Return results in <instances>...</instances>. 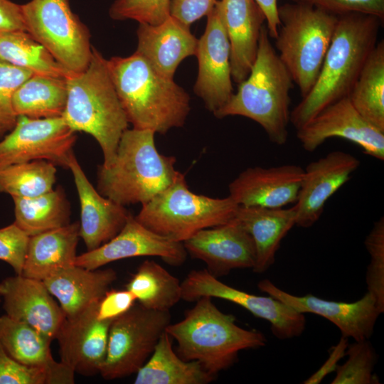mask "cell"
<instances>
[{
  "label": "cell",
  "instance_id": "cell-1",
  "mask_svg": "<svg viewBox=\"0 0 384 384\" xmlns=\"http://www.w3.org/2000/svg\"><path fill=\"white\" fill-rule=\"evenodd\" d=\"M381 21L376 16L359 13L338 16L314 85L290 112L289 122L296 129L327 106L348 96L377 44Z\"/></svg>",
  "mask_w": 384,
  "mask_h": 384
},
{
  "label": "cell",
  "instance_id": "cell-2",
  "mask_svg": "<svg viewBox=\"0 0 384 384\" xmlns=\"http://www.w3.org/2000/svg\"><path fill=\"white\" fill-rule=\"evenodd\" d=\"M107 67L133 128L165 134L183 126L191 110L190 97L174 79L159 73L136 51L127 57H112Z\"/></svg>",
  "mask_w": 384,
  "mask_h": 384
},
{
  "label": "cell",
  "instance_id": "cell-3",
  "mask_svg": "<svg viewBox=\"0 0 384 384\" xmlns=\"http://www.w3.org/2000/svg\"><path fill=\"white\" fill-rule=\"evenodd\" d=\"M68 96L62 117L74 132L91 135L99 144L103 167L111 166L129 122L110 78L105 59L92 47L87 68L66 77Z\"/></svg>",
  "mask_w": 384,
  "mask_h": 384
},
{
  "label": "cell",
  "instance_id": "cell-4",
  "mask_svg": "<svg viewBox=\"0 0 384 384\" xmlns=\"http://www.w3.org/2000/svg\"><path fill=\"white\" fill-rule=\"evenodd\" d=\"M269 37L263 25L257 56L248 76L239 83L237 92L213 114L219 119L238 115L252 119L263 128L272 143L283 145L288 138L289 92L294 82Z\"/></svg>",
  "mask_w": 384,
  "mask_h": 384
},
{
  "label": "cell",
  "instance_id": "cell-5",
  "mask_svg": "<svg viewBox=\"0 0 384 384\" xmlns=\"http://www.w3.org/2000/svg\"><path fill=\"white\" fill-rule=\"evenodd\" d=\"M155 133L127 129L119 140L111 166H98L97 190L123 206L146 203L174 183L180 172L176 159L156 148Z\"/></svg>",
  "mask_w": 384,
  "mask_h": 384
},
{
  "label": "cell",
  "instance_id": "cell-6",
  "mask_svg": "<svg viewBox=\"0 0 384 384\" xmlns=\"http://www.w3.org/2000/svg\"><path fill=\"white\" fill-rule=\"evenodd\" d=\"M183 319L170 324L166 331L178 343V355L185 361H196L217 376L238 361L242 350L263 347V334L238 326L235 317L221 311L210 297L196 300Z\"/></svg>",
  "mask_w": 384,
  "mask_h": 384
},
{
  "label": "cell",
  "instance_id": "cell-7",
  "mask_svg": "<svg viewBox=\"0 0 384 384\" xmlns=\"http://www.w3.org/2000/svg\"><path fill=\"white\" fill-rule=\"evenodd\" d=\"M278 55L304 97L317 79L338 16L298 2L278 7Z\"/></svg>",
  "mask_w": 384,
  "mask_h": 384
},
{
  "label": "cell",
  "instance_id": "cell-8",
  "mask_svg": "<svg viewBox=\"0 0 384 384\" xmlns=\"http://www.w3.org/2000/svg\"><path fill=\"white\" fill-rule=\"evenodd\" d=\"M238 205L229 196L211 198L189 190L185 175L142 205L138 222L169 240L183 242L198 231L232 220Z\"/></svg>",
  "mask_w": 384,
  "mask_h": 384
},
{
  "label": "cell",
  "instance_id": "cell-9",
  "mask_svg": "<svg viewBox=\"0 0 384 384\" xmlns=\"http://www.w3.org/2000/svg\"><path fill=\"white\" fill-rule=\"evenodd\" d=\"M26 31L70 73L84 70L92 46L87 27L69 0H31L21 4Z\"/></svg>",
  "mask_w": 384,
  "mask_h": 384
},
{
  "label": "cell",
  "instance_id": "cell-10",
  "mask_svg": "<svg viewBox=\"0 0 384 384\" xmlns=\"http://www.w3.org/2000/svg\"><path fill=\"white\" fill-rule=\"evenodd\" d=\"M170 324L169 311L151 310L134 304L111 323L101 376L114 380L136 373Z\"/></svg>",
  "mask_w": 384,
  "mask_h": 384
},
{
  "label": "cell",
  "instance_id": "cell-11",
  "mask_svg": "<svg viewBox=\"0 0 384 384\" xmlns=\"http://www.w3.org/2000/svg\"><path fill=\"white\" fill-rule=\"evenodd\" d=\"M77 139L63 118L18 116L14 127L0 142V171L14 164L46 160L64 169Z\"/></svg>",
  "mask_w": 384,
  "mask_h": 384
},
{
  "label": "cell",
  "instance_id": "cell-12",
  "mask_svg": "<svg viewBox=\"0 0 384 384\" xmlns=\"http://www.w3.org/2000/svg\"><path fill=\"white\" fill-rule=\"evenodd\" d=\"M181 299L194 302L201 297L225 299L247 309L255 316L270 324L272 334L279 339L299 336L306 319L303 314L271 296H258L232 287L206 269L191 271L181 282Z\"/></svg>",
  "mask_w": 384,
  "mask_h": 384
},
{
  "label": "cell",
  "instance_id": "cell-13",
  "mask_svg": "<svg viewBox=\"0 0 384 384\" xmlns=\"http://www.w3.org/2000/svg\"><path fill=\"white\" fill-rule=\"evenodd\" d=\"M297 137L309 152L315 151L329 138L340 137L356 144L367 155L380 161L384 159V132L364 119L348 97L322 110L297 129Z\"/></svg>",
  "mask_w": 384,
  "mask_h": 384
},
{
  "label": "cell",
  "instance_id": "cell-14",
  "mask_svg": "<svg viewBox=\"0 0 384 384\" xmlns=\"http://www.w3.org/2000/svg\"><path fill=\"white\" fill-rule=\"evenodd\" d=\"M195 55L198 70L193 90L206 108L214 113L233 94L229 41L215 6L207 16L206 29L198 39Z\"/></svg>",
  "mask_w": 384,
  "mask_h": 384
},
{
  "label": "cell",
  "instance_id": "cell-15",
  "mask_svg": "<svg viewBox=\"0 0 384 384\" xmlns=\"http://www.w3.org/2000/svg\"><path fill=\"white\" fill-rule=\"evenodd\" d=\"M257 287L299 313L314 314L326 319L338 328L341 336L352 338L356 341L370 338L380 314L368 292L360 299L349 303L326 300L312 294L293 295L277 287L267 279L261 280Z\"/></svg>",
  "mask_w": 384,
  "mask_h": 384
},
{
  "label": "cell",
  "instance_id": "cell-16",
  "mask_svg": "<svg viewBox=\"0 0 384 384\" xmlns=\"http://www.w3.org/2000/svg\"><path fill=\"white\" fill-rule=\"evenodd\" d=\"M187 255L183 242L154 233L130 213L123 228L113 238L95 250L77 255L75 265L96 270L125 258L155 256L170 265L180 266Z\"/></svg>",
  "mask_w": 384,
  "mask_h": 384
},
{
  "label": "cell",
  "instance_id": "cell-17",
  "mask_svg": "<svg viewBox=\"0 0 384 384\" xmlns=\"http://www.w3.org/2000/svg\"><path fill=\"white\" fill-rule=\"evenodd\" d=\"M99 301L74 316H65L55 337L60 361L83 376L100 373L106 356L112 321L97 319Z\"/></svg>",
  "mask_w": 384,
  "mask_h": 384
},
{
  "label": "cell",
  "instance_id": "cell-18",
  "mask_svg": "<svg viewBox=\"0 0 384 384\" xmlns=\"http://www.w3.org/2000/svg\"><path fill=\"white\" fill-rule=\"evenodd\" d=\"M193 258L203 261L214 277L235 269H252L255 246L250 235L234 219L229 223L201 230L183 242Z\"/></svg>",
  "mask_w": 384,
  "mask_h": 384
},
{
  "label": "cell",
  "instance_id": "cell-19",
  "mask_svg": "<svg viewBox=\"0 0 384 384\" xmlns=\"http://www.w3.org/2000/svg\"><path fill=\"white\" fill-rule=\"evenodd\" d=\"M355 156L333 151L309 163L304 169L301 187L294 204L296 225L312 226L324 212L325 203L341 188L360 166Z\"/></svg>",
  "mask_w": 384,
  "mask_h": 384
},
{
  "label": "cell",
  "instance_id": "cell-20",
  "mask_svg": "<svg viewBox=\"0 0 384 384\" xmlns=\"http://www.w3.org/2000/svg\"><path fill=\"white\" fill-rule=\"evenodd\" d=\"M0 297L6 315L55 339L65 314L42 280L22 274L6 277L0 282Z\"/></svg>",
  "mask_w": 384,
  "mask_h": 384
},
{
  "label": "cell",
  "instance_id": "cell-21",
  "mask_svg": "<svg viewBox=\"0 0 384 384\" xmlns=\"http://www.w3.org/2000/svg\"><path fill=\"white\" fill-rule=\"evenodd\" d=\"M303 176L296 164L250 167L230 182L229 196L239 206L283 208L296 203Z\"/></svg>",
  "mask_w": 384,
  "mask_h": 384
},
{
  "label": "cell",
  "instance_id": "cell-22",
  "mask_svg": "<svg viewBox=\"0 0 384 384\" xmlns=\"http://www.w3.org/2000/svg\"><path fill=\"white\" fill-rule=\"evenodd\" d=\"M80 204V236L87 251L113 238L123 228L130 213L125 206L101 195L92 185L74 153L68 161Z\"/></svg>",
  "mask_w": 384,
  "mask_h": 384
},
{
  "label": "cell",
  "instance_id": "cell-23",
  "mask_svg": "<svg viewBox=\"0 0 384 384\" xmlns=\"http://www.w3.org/2000/svg\"><path fill=\"white\" fill-rule=\"evenodd\" d=\"M215 7L229 41L232 79L239 84L255 60L265 17L255 0H219Z\"/></svg>",
  "mask_w": 384,
  "mask_h": 384
},
{
  "label": "cell",
  "instance_id": "cell-24",
  "mask_svg": "<svg viewBox=\"0 0 384 384\" xmlns=\"http://www.w3.org/2000/svg\"><path fill=\"white\" fill-rule=\"evenodd\" d=\"M136 52L161 75L174 79L178 65L196 53L198 39L190 26L170 16L157 25L139 23Z\"/></svg>",
  "mask_w": 384,
  "mask_h": 384
},
{
  "label": "cell",
  "instance_id": "cell-25",
  "mask_svg": "<svg viewBox=\"0 0 384 384\" xmlns=\"http://www.w3.org/2000/svg\"><path fill=\"white\" fill-rule=\"evenodd\" d=\"M51 342L28 324L6 314L0 316V343L11 357L23 365L45 370L53 384L74 383V371L53 358Z\"/></svg>",
  "mask_w": 384,
  "mask_h": 384
},
{
  "label": "cell",
  "instance_id": "cell-26",
  "mask_svg": "<svg viewBox=\"0 0 384 384\" xmlns=\"http://www.w3.org/2000/svg\"><path fill=\"white\" fill-rule=\"evenodd\" d=\"M295 206L289 208L239 206L234 220L252 237L255 246L252 270L261 274L275 261L281 241L296 224Z\"/></svg>",
  "mask_w": 384,
  "mask_h": 384
},
{
  "label": "cell",
  "instance_id": "cell-27",
  "mask_svg": "<svg viewBox=\"0 0 384 384\" xmlns=\"http://www.w3.org/2000/svg\"><path fill=\"white\" fill-rule=\"evenodd\" d=\"M80 222L30 236L22 275L45 280L75 265Z\"/></svg>",
  "mask_w": 384,
  "mask_h": 384
},
{
  "label": "cell",
  "instance_id": "cell-28",
  "mask_svg": "<svg viewBox=\"0 0 384 384\" xmlns=\"http://www.w3.org/2000/svg\"><path fill=\"white\" fill-rule=\"evenodd\" d=\"M117 277L116 271L110 268L89 270L75 265L43 282L65 316L72 317L100 299Z\"/></svg>",
  "mask_w": 384,
  "mask_h": 384
},
{
  "label": "cell",
  "instance_id": "cell-29",
  "mask_svg": "<svg viewBox=\"0 0 384 384\" xmlns=\"http://www.w3.org/2000/svg\"><path fill=\"white\" fill-rule=\"evenodd\" d=\"M216 376L196 361H185L173 349L165 331L153 353L136 373L135 384H207Z\"/></svg>",
  "mask_w": 384,
  "mask_h": 384
},
{
  "label": "cell",
  "instance_id": "cell-30",
  "mask_svg": "<svg viewBox=\"0 0 384 384\" xmlns=\"http://www.w3.org/2000/svg\"><path fill=\"white\" fill-rule=\"evenodd\" d=\"M65 78L32 75L14 95L13 107L16 116L31 119L61 117L68 96Z\"/></svg>",
  "mask_w": 384,
  "mask_h": 384
},
{
  "label": "cell",
  "instance_id": "cell-31",
  "mask_svg": "<svg viewBox=\"0 0 384 384\" xmlns=\"http://www.w3.org/2000/svg\"><path fill=\"white\" fill-rule=\"evenodd\" d=\"M15 221L29 236L70 223V205L61 186L32 198L12 197Z\"/></svg>",
  "mask_w": 384,
  "mask_h": 384
},
{
  "label": "cell",
  "instance_id": "cell-32",
  "mask_svg": "<svg viewBox=\"0 0 384 384\" xmlns=\"http://www.w3.org/2000/svg\"><path fill=\"white\" fill-rule=\"evenodd\" d=\"M348 97L364 119L384 132L383 40L368 57Z\"/></svg>",
  "mask_w": 384,
  "mask_h": 384
},
{
  "label": "cell",
  "instance_id": "cell-33",
  "mask_svg": "<svg viewBox=\"0 0 384 384\" xmlns=\"http://www.w3.org/2000/svg\"><path fill=\"white\" fill-rule=\"evenodd\" d=\"M126 289L139 304L151 310L169 311L181 299L178 279L154 260H144L139 266Z\"/></svg>",
  "mask_w": 384,
  "mask_h": 384
},
{
  "label": "cell",
  "instance_id": "cell-34",
  "mask_svg": "<svg viewBox=\"0 0 384 384\" xmlns=\"http://www.w3.org/2000/svg\"><path fill=\"white\" fill-rule=\"evenodd\" d=\"M0 61L36 75L65 78L71 73L26 31L0 33Z\"/></svg>",
  "mask_w": 384,
  "mask_h": 384
},
{
  "label": "cell",
  "instance_id": "cell-35",
  "mask_svg": "<svg viewBox=\"0 0 384 384\" xmlns=\"http://www.w3.org/2000/svg\"><path fill=\"white\" fill-rule=\"evenodd\" d=\"M56 173V166L46 160L9 166L0 171V193L19 198L40 196L53 189Z\"/></svg>",
  "mask_w": 384,
  "mask_h": 384
},
{
  "label": "cell",
  "instance_id": "cell-36",
  "mask_svg": "<svg viewBox=\"0 0 384 384\" xmlns=\"http://www.w3.org/2000/svg\"><path fill=\"white\" fill-rule=\"evenodd\" d=\"M347 360L336 368V375L331 384H375L378 378L373 373L377 356L371 343L367 340L348 344Z\"/></svg>",
  "mask_w": 384,
  "mask_h": 384
},
{
  "label": "cell",
  "instance_id": "cell-37",
  "mask_svg": "<svg viewBox=\"0 0 384 384\" xmlns=\"http://www.w3.org/2000/svg\"><path fill=\"white\" fill-rule=\"evenodd\" d=\"M364 245L370 255L366 281L368 292L380 314L384 312V218H380L366 236Z\"/></svg>",
  "mask_w": 384,
  "mask_h": 384
},
{
  "label": "cell",
  "instance_id": "cell-38",
  "mask_svg": "<svg viewBox=\"0 0 384 384\" xmlns=\"http://www.w3.org/2000/svg\"><path fill=\"white\" fill-rule=\"evenodd\" d=\"M171 0H115L109 9L116 21L134 20L157 25L170 16Z\"/></svg>",
  "mask_w": 384,
  "mask_h": 384
},
{
  "label": "cell",
  "instance_id": "cell-39",
  "mask_svg": "<svg viewBox=\"0 0 384 384\" xmlns=\"http://www.w3.org/2000/svg\"><path fill=\"white\" fill-rule=\"evenodd\" d=\"M33 73L0 61V125L11 131L15 126L17 116L13 107V97L18 87Z\"/></svg>",
  "mask_w": 384,
  "mask_h": 384
},
{
  "label": "cell",
  "instance_id": "cell-40",
  "mask_svg": "<svg viewBox=\"0 0 384 384\" xmlns=\"http://www.w3.org/2000/svg\"><path fill=\"white\" fill-rule=\"evenodd\" d=\"M30 236L14 223L0 228V260L22 274Z\"/></svg>",
  "mask_w": 384,
  "mask_h": 384
},
{
  "label": "cell",
  "instance_id": "cell-41",
  "mask_svg": "<svg viewBox=\"0 0 384 384\" xmlns=\"http://www.w3.org/2000/svg\"><path fill=\"white\" fill-rule=\"evenodd\" d=\"M0 384H53V381L45 370L16 361L0 343Z\"/></svg>",
  "mask_w": 384,
  "mask_h": 384
},
{
  "label": "cell",
  "instance_id": "cell-42",
  "mask_svg": "<svg viewBox=\"0 0 384 384\" xmlns=\"http://www.w3.org/2000/svg\"><path fill=\"white\" fill-rule=\"evenodd\" d=\"M336 16L351 13L372 15L383 21L384 0H294Z\"/></svg>",
  "mask_w": 384,
  "mask_h": 384
},
{
  "label": "cell",
  "instance_id": "cell-43",
  "mask_svg": "<svg viewBox=\"0 0 384 384\" xmlns=\"http://www.w3.org/2000/svg\"><path fill=\"white\" fill-rule=\"evenodd\" d=\"M136 297L128 289H108L97 304V317L102 321H113L135 304Z\"/></svg>",
  "mask_w": 384,
  "mask_h": 384
},
{
  "label": "cell",
  "instance_id": "cell-44",
  "mask_svg": "<svg viewBox=\"0 0 384 384\" xmlns=\"http://www.w3.org/2000/svg\"><path fill=\"white\" fill-rule=\"evenodd\" d=\"M218 0H171L170 16L184 24H191L208 16Z\"/></svg>",
  "mask_w": 384,
  "mask_h": 384
},
{
  "label": "cell",
  "instance_id": "cell-45",
  "mask_svg": "<svg viewBox=\"0 0 384 384\" xmlns=\"http://www.w3.org/2000/svg\"><path fill=\"white\" fill-rule=\"evenodd\" d=\"M15 31H26L21 4L0 0V33Z\"/></svg>",
  "mask_w": 384,
  "mask_h": 384
},
{
  "label": "cell",
  "instance_id": "cell-46",
  "mask_svg": "<svg viewBox=\"0 0 384 384\" xmlns=\"http://www.w3.org/2000/svg\"><path fill=\"white\" fill-rule=\"evenodd\" d=\"M348 338L341 336L338 343L329 351V356L324 364L309 378L305 380L304 384H319L330 373L335 371L338 361L346 356L348 346Z\"/></svg>",
  "mask_w": 384,
  "mask_h": 384
},
{
  "label": "cell",
  "instance_id": "cell-47",
  "mask_svg": "<svg viewBox=\"0 0 384 384\" xmlns=\"http://www.w3.org/2000/svg\"><path fill=\"white\" fill-rule=\"evenodd\" d=\"M263 12L269 36L276 38L280 26L277 0H255Z\"/></svg>",
  "mask_w": 384,
  "mask_h": 384
},
{
  "label": "cell",
  "instance_id": "cell-48",
  "mask_svg": "<svg viewBox=\"0 0 384 384\" xmlns=\"http://www.w3.org/2000/svg\"><path fill=\"white\" fill-rule=\"evenodd\" d=\"M8 130L3 126L0 125V137H1Z\"/></svg>",
  "mask_w": 384,
  "mask_h": 384
},
{
  "label": "cell",
  "instance_id": "cell-49",
  "mask_svg": "<svg viewBox=\"0 0 384 384\" xmlns=\"http://www.w3.org/2000/svg\"><path fill=\"white\" fill-rule=\"evenodd\" d=\"M1 297H0V303H1Z\"/></svg>",
  "mask_w": 384,
  "mask_h": 384
}]
</instances>
